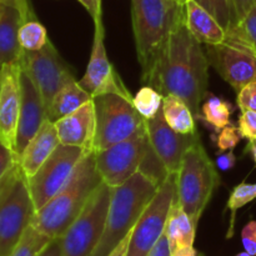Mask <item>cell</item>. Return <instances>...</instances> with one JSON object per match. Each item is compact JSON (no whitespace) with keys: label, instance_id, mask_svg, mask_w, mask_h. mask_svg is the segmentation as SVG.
I'll return each instance as SVG.
<instances>
[{"label":"cell","instance_id":"cell-1","mask_svg":"<svg viewBox=\"0 0 256 256\" xmlns=\"http://www.w3.org/2000/svg\"><path fill=\"white\" fill-rule=\"evenodd\" d=\"M209 62L200 42L192 36L185 22V12L170 34L150 86L162 96L175 95L189 105L194 116L206 95Z\"/></svg>","mask_w":256,"mask_h":256},{"label":"cell","instance_id":"cell-2","mask_svg":"<svg viewBox=\"0 0 256 256\" xmlns=\"http://www.w3.org/2000/svg\"><path fill=\"white\" fill-rule=\"evenodd\" d=\"M185 6L176 0H132V22L142 82L149 85Z\"/></svg>","mask_w":256,"mask_h":256},{"label":"cell","instance_id":"cell-3","mask_svg":"<svg viewBox=\"0 0 256 256\" xmlns=\"http://www.w3.org/2000/svg\"><path fill=\"white\" fill-rule=\"evenodd\" d=\"M102 182L95 162L94 150L82 156L70 179L42 209L35 212L32 225L52 239L62 238L78 219L90 196Z\"/></svg>","mask_w":256,"mask_h":256},{"label":"cell","instance_id":"cell-4","mask_svg":"<svg viewBox=\"0 0 256 256\" xmlns=\"http://www.w3.org/2000/svg\"><path fill=\"white\" fill-rule=\"evenodd\" d=\"M159 188L138 172L120 186L114 188L105 220L104 232L92 256H108L134 229L138 220Z\"/></svg>","mask_w":256,"mask_h":256},{"label":"cell","instance_id":"cell-5","mask_svg":"<svg viewBox=\"0 0 256 256\" xmlns=\"http://www.w3.org/2000/svg\"><path fill=\"white\" fill-rule=\"evenodd\" d=\"M35 205L20 162L0 180V256H8L32 225Z\"/></svg>","mask_w":256,"mask_h":256},{"label":"cell","instance_id":"cell-6","mask_svg":"<svg viewBox=\"0 0 256 256\" xmlns=\"http://www.w3.org/2000/svg\"><path fill=\"white\" fill-rule=\"evenodd\" d=\"M219 185L218 168L199 140L185 152L176 178L178 202L196 226Z\"/></svg>","mask_w":256,"mask_h":256},{"label":"cell","instance_id":"cell-7","mask_svg":"<svg viewBox=\"0 0 256 256\" xmlns=\"http://www.w3.org/2000/svg\"><path fill=\"white\" fill-rule=\"evenodd\" d=\"M92 102L95 109L94 152L108 149L144 128L145 119L134 108L132 100L108 92L92 96Z\"/></svg>","mask_w":256,"mask_h":256},{"label":"cell","instance_id":"cell-8","mask_svg":"<svg viewBox=\"0 0 256 256\" xmlns=\"http://www.w3.org/2000/svg\"><path fill=\"white\" fill-rule=\"evenodd\" d=\"M114 188L102 182L62 236V256H92L104 232Z\"/></svg>","mask_w":256,"mask_h":256},{"label":"cell","instance_id":"cell-9","mask_svg":"<svg viewBox=\"0 0 256 256\" xmlns=\"http://www.w3.org/2000/svg\"><path fill=\"white\" fill-rule=\"evenodd\" d=\"M150 145L146 129L144 128L132 136L95 152L96 169L102 182L112 188H118L126 182L135 172H139L140 165L149 152Z\"/></svg>","mask_w":256,"mask_h":256},{"label":"cell","instance_id":"cell-10","mask_svg":"<svg viewBox=\"0 0 256 256\" xmlns=\"http://www.w3.org/2000/svg\"><path fill=\"white\" fill-rule=\"evenodd\" d=\"M176 178L178 174H169L139 218L132 229L128 256H146L164 235L170 208L176 199Z\"/></svg>","mask_w":256,"mask_h":256},{"label":"cell","instance_id":"cell-11","mask_svg":"<svg viewBox=\"0 0 256 256\" xmlns=\"http://www.w3.org/2000/svg\"><path fill=\"white\" fill-rule=\"evenodd\" d=\"M20 66L34 82L46 110L55 95L68 84L75 82L72 68L60 56L50 40L36 52L22 50Z\"/></svg>","mask_w":256,"mask_h":256},{"label":"cell","instance_id":"cell-12","mask_svg":"<svg viewBox=\"0 0 256 256\" xmlns=\"http://www.w3.org/2000/svg\"><path fill=\"white\" fill-rule=\"evenodd\" d=\"M90 150L60 144L36 172L28 179L35 209L39 210L64 188L85 154Z\"/></svg>","mask_w":256,"mask_h":256},{"label":"cell","instance_id":"cell-13","mask_svg":"<svg viewBox=\"0 0 256 256\" xmlns=\"http://www.w3.org/2000/svg\"><path fill=\"white\" fill-rule=\"evenodd\" d=\"M94 42H92L89 64H88L84 76L78 82L92 96L112 92V94L122 95L126 99L132 100V94L125 88L119 72L115 70L110 60L108 59L104 44L105 35L102 18L94 22Z\"/></svg>","mask_w":256,"mask_h":256},{"label":"cell","instance_id":"cell-14","mask_svg":"<svg viewBox=\"0 0 256 256\" xmlns=\"http://www.w3.org/2000/svg\"><path fill=\"white\" fill-rule=\"evenodd\" d=\"M209 64L239 92L245 85L256 82V55L249 48L232 42L208 45Z\"/></svg>","mask_w":256,"mask_h":256},{"label":"cell","instance_id":"cell-15","mask_svg":"<svg viewBox=\"0 0 256 256\" xmlns=\"http://www.w3.org/2000/svg\"><path fill=\"white\" fill-rule=\"evenodd\" d=\"M150 145L170 174H178L185 152L200 140L199 132L180 134L165 120L162 109L152 119L145 120Z\"/></svg>","mask_w":256,"mask_h":256},{"label":"cell","instance_id":"cell-16","mask_svg":"<svg viewBox=\"0 0 256 256\" xmlns=\"http://www.w3.org/2000/svg\"><path fill=\"white\" fill-rule=\"evenodd\" d=\"M46 119V109L39 90L24 69L20 72V112L18 122L15 154L22 156L30 140Z\"/></svg>","mask_w":256,"mask_h":256},{"label":"cell","instance_id":"cell-17","mask_svg":"<svg viewBox=\"0 0 256 256\" xmlns=\"http://www.w3.org/2000/svg\"><path fill=\"white\" fill-rule=\"evenodd\" d=\"M20 62L0 69V139L14 152L20 112Z\"/></svg>","mask_w":256,"mask_h":256},{"label":"cell","instance_id":"cell-18","mask_svg":"<svg viewBox=\"0 0 256 256\" xmlns=\"http://www.w3.org/2000/svg\"><path fill=\"white\" fill-rule=\"evenodd\" d=\"M60 144L94 150L95 109L92 99L72 114L54 122Z\"/></svg>","mask_w":256,"mask_h":256},{"label":"cell","instance_id":"cell-19","mask_svg":"<svg viewBox=\"0 0 256 256\" xmlns=\"http://www.w3.org/2000/svg\"><path fill=\"white\" fill-rule=\"evenodd\" d=\"M59 145L60 139L55 124L46 118L19 159L25 176L28 179L32 178Z\"/></svg>","mask_w":256,"mask_h":256},{"label":"cell","instance_id":"cell-20","mask_svg":"<svg viewBox=\"0 0 256 256\" xmlns=\"http://www.w3.org/2000/svg\"><path fill=\"white\" fill-rule=\"evenodd\" d=\"M184 6L188 29L200 44L216 45L225 42L226 30L209 12L194 0H188Z\"/></svg>","mask_w":256,"mask_h":256},{"label":"cell","instance_id":"cell-21","mask_svg":"<svg viewBox=\"0 0 256 256\" xmlns=\"http://www.w3.org/2000/svg\"><path fill=\"white\" fill-rule=\"evenodd\" d=\"M24 22L15 8L2 4L0 12V69L8 64H19L22 48L19 42V29Z\"/></svg>","mask_w":256,"mask_h":256},{"label":"cell","instance_id":"cell-22","mask_svg":"<svg viewBox=\"0 0 256 256\" xmlns=\"http://www.w3.org/2000/svg\"><path fill=\"white\" fill-rule=\"evenodd\" d=\"M92 96L82 89L79 82H70L66 86L62 88L59 92L54 96L52 104L49 105L46 110V118L55 122L56 120L72 114L75 110L79 109L82 105L92 100Z\"/></svg>","mask_w":256,"mask_h":256},{"label":"cell","instance_id":"cell-23","mask_svg":"<svg viewBox=\"0 0 256 256\" xmlns=\"http://www.w3.org/2000/svg\"><path fill=\"white\" fill-rule=\"evenodd\" d=\"M162 114L170 128L180 134H195L198 132L194 114L189 105L175 95H166L162 100Z\"/></svg>","mask_w":256,"mask_h":256},{"label":"cell","instance_id":"cell-24","mask_svg":"<svg viewBox=\"0 0 256 256\" xmlns=\"http://www.w3.org/2000/svg\"><path fill=\"white\" fill-rule=\"evenodd\" d=\"M232 112H234V108L229 102L210 94L202 106V114L198 118L204 120L208 125L214 128L219 132L225 126L232 124Z\"/></svg>","mask_w":256,"mask_h":256},{"label":"cell","instance_id":"cell-25","mask_svg":"<svg viewBox=\"0 0 256 256\" xmlns=\"http://www.w3.org/2000/svg\"><path fill=\"white\" fill-rule=\"evenodd\" d=\"M225 42L244 45L256 55V4L239 24L232 25L226 30Z\"/></svg>","mask_w":256,"mask_h":256},{"label":"cell","instance_id":"cell-26","mask_svg":"<svg viewBox=\"0 0 256 256\" xmlns=\"http://www.w3.org/2000/svg\"><path fill=\"white\" fill-rule=\"evenodd\" d=\"M256 200V182L255 184H248L242 182V184L236 185L232 189L228 200V209L230 210V222L229 230H228L226 239H232L234 236L235 229V219H236L238 210L244 208L249 202Z\"/></svg>","mask_w":256,"mask_h":256},{"label":"cell","instance_id":"cell-27","mask_svg":"<svg viewBox=\"0 0 256 256\" xmlns=\"http://www.w3.org/2000/svg\"><path fill=\"white\" fill-rule=\"evenodd\" d=\"M52 240V238L42 234L32 225H30L8 256H38Z\"/></svg>","mask_w":256,"mask_h":256},{"label":"cell","instance_id":"cell-28","mask_svg":"<svg viewBox=\"0 0 256 256\" xmlns=\"http://www.w3.org/2000/svg\"><path fill=\"white\" fill-rule=\"evenodd\" d=\"M49 42L46 29L44 25L36 19L28 20L22 22L19 29V42L22 50L26 52H36Z\"/></svg>","mask_w":256,"mask_h":256},{"label":"cell","instance_id":"cell-29","mask_svg":"<svg viewBox=\"0 0 256 256\" xmlns=\"http://www.w3.org/2000/svg\"><path fill=\"white\" fill-rule=\"evenodd\" d=\"M162 94L150 85H145L132 96V105L145 120H149L162 109Z\"/></svg>","mask_w":256,"mask_h":256},{"label":"cell","instance_id":"cell-30","mask_svg":"<svg viewBox=\"0 0 256 256\" xmlns=\"http://www.w3.org/2000/svg\"><path fill=\"white\" fill-rule=\"evenodd\" d=\"M209 12L225 30L232 24V2L230 0H194Z\"/></svg>","mask_w":256,"mask_h":256},{"label":"cell","instance_id":"cell-31","mask_svg":"<svg viewBox=\"0 0 256 256\" xmlns=\"http://www.w3.org/2000/svg\"><path fill=\"white\" fill-rule=\"evenodd\" d=\"M242 139V136L240 134L239 128L230 124L220 130V132L218 134L216 146L219 152H229V150H234V148H236Z\"/></svg>","mask_w":256,"mask_h":256},{"label":"cell","instance_id":"cell-32","mask_svg":"<svg viewBox=\"0 0 256 256\" xmlns=\"http://www.w3.org/2000/svg\"><path fill=\"white\" fill-rule=\"evenodd\" d=\"M238 128L244 139L249 140V142H256V112L242 110Z\"/></svg>","mask_w":256,"mask_h":256},{"label":"cell","instance_id":"cell-33","mask_svg":"<svg viewBox=\"0 0 256 256\" xmlns=\"http://www.w3.org/2000/svg\"><path fill=\"white\" fill-rule=\"evenodd\" d=\"M236 104L242 110H254L256 112V82H249L238 92Z\"/></svg>","mask_w":256,"mask_h":256},{"label":"cell","instance_id":"cell-34","mask_svg":"<svg viewBox=\"0 0 256 256\" xmlns=\"http://www.w3.org/2000/svg\"><path fill=\"white\" fill-rule=\"evenodd\" d=\"M232 2V24L236 25L246 16L252 6L256 4V0H230ZM229 26V28H230Z\"/></svg>","mask_w":256,"mask_h":256},{"label":"cell","instance_id":"cell-35","mask_svg":"<svg viewBox=\"0 0 256 256\" xmlns=\"http://www.w3.org/2000/svg\"><path fill=\"white\" fill-rule=\"evenodd\" d=\"M19 160L14 150L10 149L9 146L4 144L2 139H0V180L2 179L5 174L9 172L12 168V165Z\"/></svg>","mask_w":256,"mask_h":256},{"label":"cell","instance_id":"cell-36","mask_svg":"<svg viewBox=\"0 0 256 256\" xmlns=\"http://www.w3.org/2000/svg\"><path fill=\"white\" fill-rule=\"evenodd\" d=\"M242 242L245 252L256 256V220H252L242 232Z\"/></svg>","mask_w":256,"mask_h":256},{"label":"cell","instance_id":"cell-37","mask_svg":"<svg viewBox=\"0 0 256 256\" xmlns=\"http://www.w3.org/2000/svg\"><path fill=\"white\" fill-rule=\"evenodd\" d=\"M0 4L9 5V6L19 10L24 22L28 20L35 19V14L32 9V5H30V0H0Z\"/></svg>","mask_w":256,"mask_h":256},{"label":"cell","instance_id":"cell-38","mask_svg":"<svg viewBox=\"0 0 256 256\" xmlns=\"http://www.w3.org/2000/svg\"><path fill=\"white\" fill-rule=\"evenodd\" d=\"M236 162V156L232 152V150L229 152H222V154L218 155L216 158V165L220 170L222 172H228V170L232 169Z\"/></svg>","mask_w":256,"mask_h":256},{"label":"cell","instance_id":"cell-39","mask_svg":"<svg viewBox=\"0 0 256 256\" xmlns=\"http://www.w3.org/2000/svg\"><path fill=\"white\" fill-rule=\"evenodd\" d=\"M78 2L88 10L94 22L102 18V0H78Z\"/></svg>","mask_w":256,"mask_h":256},{"label":"cell","instance_id":"cell-40","mask_svg":"<svg viewBox=\"0 0 256 256\" xmlns=\"http://www.w3.org/2000/svg\"><path fill=\"white\" fill-rule=\"evenodd\" d=\"M146 256H172V250H170L169 242H168L165 234L159 239V242L154 245L149 254Z\"/></svg>","mask_w":256,"mask_h":256},{"label":"cell","instance_id":"cell-41","mask_svg":"<svg viewBox=\"0 0 256 256\" xmlns=\"http://www.w3.org/2000/svg\"><path fill=\"white\" fill-rule=\"evenodd\" d=\"M38 256H62V238L52 239Z\"/></svg>","mask_w":256,"mask_h":256},{"label":"cell","instance_id":"cell-42","mask_svg":"<svg viewBox=\"0 0 256 256\" xmlns=\"http://www.w3.org/2000/svg\"><path fill=\"white\" fill-rule=\"evenodd\" d=\"M132 232H129V234L126 235V236L124 238V239L122 240V242H119V244L116 245V248H115L114 250H112V252H110L108 256H128V252H129V244H130V238H132Z\"/></svg>","mask_w":256,"mask_h":256},{"label":"cell","instance_id":"cell-43","mask_svg":"<svg viewBox=\"0 0 256 256\" xmlns=\"http://www.w3.org/2000/svg\"><path fill=\"white\" fill-rule=\"evenodd\" d=\"M196 255H198V252L194 249V246H180L172 252V256H196Z\"/></svg>","mask_w":256,"mask_h":256},{"label":"cell","instance_id":"cell-44","mask_svg":"<svg viewBox=\"0 0 256 256\" xmlns=\"http://www.w3.org/2000/svg\"><path fill=\"white\" fill-rule=\"evenodd\" d=\"M248 150L252 152V158H254V162L256 164V142H249V144H248Z\"/></svg>","mask_w":256,"mask_h":256},{"label":"cell","instance_id":"cell-45","mask_svg":"<svg viewBox=\"0 0 256 256\" xmlns=\"http://www.w3.org/2000/svg\"><path fill=\"white\" fill-rule=\"evenodd\" d=\"M236 256H254V255H252V254H249V252H239V254H238Z\"/></svg>","mask_w":256,"mask_h":256},{"label":"cell","instance_id":"cell-46","mask_svg":"<svg viewBox=\"0 0 256 256\" xmlns=\"http://www.w3.org/2000/svg\"><path fill=\"white\" fill-rule=\"evenodd\" d=\"M176 2H179L182 5H185V2H186L188 0H176Z\"/></svg>","mask_w":256,"mask_h":256},{"label":"cell","instance_id":"cell-47","mask_svg":"<svg viewBox=\"0 0 256 256\" xmlns=\"http://www.w3.org/2000/svg\"><path fill=\"white\" fill-rule=\"evenodd\" d=\"M0 12H2V4H0Z\"/></svg>","mask_w":256,"mask_h":256}]
</instances>
